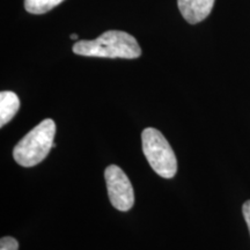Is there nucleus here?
<instances>
[{
    "label": "nucleus",
    "mask_w": 250,
    "mask_h": 250,
    "mask_svg": "<svg viewBox=\"0 0 250 250\" xmlns=\"http://www.w3.org/2000/svg\"><path fill=\"white\" fill-rule=\"evenodd\" d=\"M72 50L76 55L100 58L134 59L142 55L137 40L121 30H108L92 41H78Z\"/></svg>",
    "instance_id": "obj_1"
},
{
    "label": "nucleus",
    "mask_w": 250,
    "mask_h": 250,
    "mask_svg": "<svg viewBox=\"0 0 250 250\" xmlns=\"http://www.w3.org/2000/svg\"><path fill=\"white\" fill-rule=\"evenodd\" d=\"M56 124L52 120H44L30 130L13 149V158L22 167L39 165L54 147Z\"/></svg>",
    "instance_id": "obj_2"
},
{
    "label": "nucleus",
    "mask_w": 250,
    "mask_h": 250,
    "mask_svg": "<svg viewBox=\"0 0 250 250\" xmlns=\"http://www.w3.org/2000/svg\"><path fill=\"white\" fill-rule=\"evenodd\" d=\"M142 144L152 169L164 179H173L177 171V160L164 134L154 127H147L142 133Z\"/></svg>",
    "instance_id": "obj_3"
},
{
    "label": "nucleus",
    "mask_w": 250,
    "mask_h": 250,
    "mask_svg": "<svg viewBox=\"0 0 250 250\" xmlns=\"http://www.w3.org/2000/svg\"><path fill=\"white\" fill-rule=\"evenodd\" d=\"M104 179L111 205L118 211H129L134 204V192L126 174L118 166L111 165L105 168Z\"/></svg>",
    "instance_id": "obj_4"
},
{
    "label": "nucleus",
    "mask_w": 250,
    "mask_h": 250,
    "mask_svg": "<svg viewBox=\"0 0 250 250\" xmlns=\"http://www.w3.org/2000/svg\"><path fill=\"white\" fill-rule=\"evenodd\" d=\"M181 14L189 23L201 22L208 17L214 0H177Z\"/></svg>",
    "instance_id": "obj_5"
},
{
    "label": "nucleus",
    "mask_w": 250,
    "mask_h": 250,
    "mask_svg": "<svg viewBox=\"0 0 250 250\" xmlns=\"http://www.w3.org/2000/svg\"><path fill=\"white\" fill-rule=\"evenodd\" d=\"M20 108V100L13 92L0 93V126H5L13 118Z\"/></svg>",
    "instance_id": "obj_6"
},
{
    "label": "nucleus",
    "mask_w": 250,
    "mask_h": 250,
    "mask_svg": "<svg viewBox=\"0 0 250 250\" xmlns=\"http://www.w3.org/2000/svg\"><path fill=\"white\" fill-rule=\"evenodd\" d=\"M62 1L64 0H24V7L31 14H43Z\"/></svg>",
    "instance_id": "obj_7"
},
{
    "label": "nucleus",
    "mask_w": 250,
    "mask_h": 250,
    "mask_svg": "<svg viewBox=\"0 0 250 250\" xmlns=\"http://www.w3.org/2000/svg\"><path fill=\"white\" fill-rule=\"evenodd\" d=\"M0 250H19V242L14 237H1V240H0Z\"/></svg>",
    "instance_id": "obj_8"
},
{
    "label": "nucleus",
    "mask_w": 250,
    "mask_h": 250,
    "mask_svg": "<svg viewBox=\"0 0 250 250\" xmlns=\"http://www.w3.org/2000/svg\"><path fill=\"white\" fill-rule=\"evenodd\" d=\"M242 212H243V217H245L246 223L248 225V229L250 233V201H247L245 204H243Z\"/></svg>",
    "instance_id": "obj_9"
},
{
    "label": "nucleus",
    "mask_w": 250,
    "mask_h": 250,
    "mask_svg": "<svg viewBox=\"0 0 250 250\" xmlns=\"http://www.w3.org/2000/svg\"><path fill=\"white\" fill-rule=\"evenodd\" d=\"M71 39H72V40H77V39H78V36L76 35V34H72V35H71Z\"/></svg>",
    "instance_id": "obj_10"
}]
</instances>
